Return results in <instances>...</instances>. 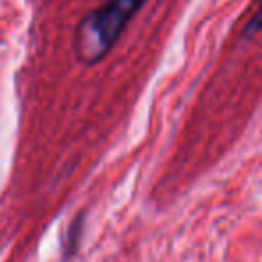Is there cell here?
<instances>
[{
  "label": "cell",
  "instance_id": "6da1fadb",
  "mask_svg": "<svg viewBox=\"0 0 262 262\" xmlns=\"http://www.w3.org/2000/svg\"><path fill=\"white\" fill-rule=\"evenodd\" d=\"M147 0H104L83 16L74 33V54L83 65H97L110 54L127 24Z\"/></svg>",
  "mask_w": 262,
  "mask_h": 262
},
{
  "label": "cell",
  "instance_id": "7a4b0ae2",
  "mask_svg": "<svg viewBox=\"0 0 262 262\" xmlns=\"http://www.w3.org/2000/svg\"><path fill=\"white\" fill-rule=\"evenodd\" d=\"M262 31V0H257L253 11H251L248 22L244 24L243 31H241V38L244 40H251L255 34H258Z\"/></svg>",
  "mask_w": 262,
  "mask_h": 262
}]
</instances>
